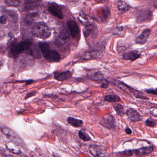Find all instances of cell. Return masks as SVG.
Listing matches in <instances>:
<instances>
[{
	"mask_svg": "<svg viewBox=\"0 0 157 157\" xmlns=\"http://www.w3.org/2000/svg\"><path fill=\"white\" fill-rule=\"evenodd\" d=\"M32 32L35 36L43 40L49 38L51 35L49 28L42 22L35 24L32 27Z\"/></svg>",
	"mask_w": 157,
	"mask_h": 157,
	"instance_id": "cell-1",
	"label": "cell"
},
{
	"mask_svg": "<svg viewBox=\"0 0 157 157\" xmlns=\"http://www.w3.org/2000/svg\"><path fill=\"white\" fill-rule=\"evenodd\" d=\"M70 35L67 29L62 30L59 33L55 41V44L57 46H61L69 41Z\"/></svg>",
	"mask_w": 157,
	"mask_h": 157,
	"instance_id": "cell-2",
	"label": "cell"
},
{
	"mask_svg": "<svg viewBox=\"0 0 157 157\" xmlns=\"http://www.w3.org/2000/svg\"><path fill=\"white\" fill-rule=\"evenodd\" d=\"M89 150L91 154L94 157H105L106 156V152L100 146L96 145H90Z\"/></svg>",
	"mask_w": 157,
	"mask_h": 157,
	"instance_id": "cell-3",
	"label": "cell"
},
{
	"mask_svg": "<svg viewBox=\"0 0 157 157\" xmlns=\"http://www.w3.org/2000/svg\"><path fill=\"white\" fill-rule=\"evenodd\" d=\"M2 132H3V134H5V136H7V137L10 138V139L14 143H16V144L21 146V140L20 139L19 137L13 131H12L8 128H4L2 130Z\"/></svg>",
	"mask_w": 157,
	"mask_h": 157,
	"instance_id": "cell-4",
	"label": "cell"
},
{
	"mask_svg": "<svg viewBox=\"0 0 157 157\" xmlns=\"http://www.w3.org/2000/svg\"><path fill=\"white\" fill-rule=\"evenodd\" d=\"M114 119L113 116L110 114L105 115L101 121V124L104 127L112 129L114 126Z\"/></svg>",
	"mask_w": 157,
	"mask_h": 157,
	"instance_id": "cell-5",
	"label": "cell"
},
{
	"mask_svg": "<svg viewBox=\"0 0 157 157\" xmlns=\"http://www.w3.org/2000/svg\"><path fill=\"white\" fill-rule=\"evenodd\" d=\"M68 26L72 37L77 36L79 33V28L78 25L75 21L70 20L67 22Z\"/></svg>",
	"mask_w": 157,
	"mask_h": 157,
	"instance_id": "cell-6",
	"label": "cell"
},
{
	"mask_svg": "<svg viewBox=\"0 0 157 157\" xmlns=\"http://www.w3.org/2000/svg\"><path fill=\"white\" fill-rule=\"evenodd\" d=\"M48 11L49 12L53 14L54 16L60 19H63L64 18L63 13L60 10L59 6L56 4V3H53L51 6L49 7L48 9Z\"/></svg>",
	"mask_w": 157,
	"mask_h": 157,
	"instance_id": "cell-7",
	"label": "cell"
},
{
	"mask_svg": "<svg viewBox=\"0 0 157 157\" xmlns=\"http://www.w3.org/2000/svg\"><path fill=\"white\" fill-rule=\"evenodd\" d=\"M150 33L151 30L150 29L145 30L136 39V44L140 45H143L146 44L149 37Z\"/></svg>",
	"mask_w": 157,
	"mask_h": 157,
	"instance_id": "cell-8",
	"label": "cell"
},
{
	"mask_svg": "<svg viewBox=\"0 0 157 157\" xmlns=\"http://www.w3.org/2000/svg\"><path fill=\"white\" fill-rule=\"evenodd\" d=\"M72 73L70 71L63 72H56L55 74V78L59 81L67 80L71 77Z\"/></svg>",
	"mask_w": 157,
	"mask_h": 157,
	"instance_id": "cell-9",
	"label": "cell"
},
{
	"mask_svg": "<svg viewBox=\"0 0 157 157\" xmlns=\"http://www.w3.org/2000/svg\"><path fill=\"white\" fill-rule=\"evenodd\" d=\"M39 44L42 55L45 58L48 59L51 50L48 44L44 42H40Z\"/></svg>",
	"mask_w": 157,
	"mask_h": 157,
	"instance_id": "cell-10",
	"label": "cell"
},
{
	"mask_svg": "<svg viewBox=\"0 0 157 157\" xmlns=\"http://www.w3.org/2000/svg\"><path fill=\"white\" fill-rule=\"evenodd\" d=\"M126 115L128 118L133 122H137L141 120L139 114L136 110L130 109L126 112Z\"/></svg>",
	"mask_w": 157,
	"mask_h": 157,
	"instance_id": "cell-11",
	"label": "cell"
},
{
	"mask_svg": "<svg viewBox=\"0 0 157 157\" xmlns=\"http://www.w3.org/2000/svg\"><path fill=\"white\" fill-rule=\"evenodd\" d=\"M10 50L12 54L15 58L18 57L19 55L22 52L19 45V44H18L16 42H14L11 44Z\"/></svg>",
	"mask_w": 157,
	"mask_h": 157,
	"instance_id": "cell-12",
	"label": "cell"
},
{
	"mask_svg": "<svg viewBox=\"0 0 157 157\" xmlns=\"http://www.w3.org/2000/svg\"><path fill=\"white\" fill-rule=\"evenodd\" d=\"M153 151V147L152 146H149V147H143L136 150L135 153L138 155H146V154H149L151 153Z\"/></svg>",
	"mask_w": 157,
	"mask_h": 157,
	"instance_id": "cell-13",
	"label": "cell"
},
{
	"mask_svg": "<svg viewBox=\"0 0 157 157\" xmlns=\"http://www.w3.org/2000/svg\"><path fill=\"white\" fill-rule=\"evenodd\" d=\"M67 121L68 124L74 127H81L83 125V123L82 120H80V119H76V118L71 117H68Z\"/></svg>",
	"mask_w": 157,
	"mask_h": 157,
	"instance_id": "cell-14",
	"label": "cell"
},
{
	"mask_svg": "<svg viewBox=\"0 0 157 157\" xmlns=\"http://www.w3.org/2000/svg\"><path fill=\"white\" fill-rule=\"evenodd\" d=\"M140 55L137 52L133 51L123 55V57L125 60H129L133 61L140 57Z\"/></svg>",
	"mask_w": 157,
	"mask_h": 157,
	"instance_id": "cell-15",
	"label": "cell"
},
{
	"mask_svg": "<svg viewBox=\"0 0 157 157\" xmlns=\"http://www.w3.org/2000/svg\"><path fill=\"white\" fill-rule=\"evenodd\" d=\"M28 50L30 51V54L36 59L41 58V55L38 47L36 45H33Z\"/></svg>",
	"mask_w": 157,
	"mask_h": 157,
	"instance_id": "cell-16",
	"label": "cell"
},
{
	"mask_svg": "<svg viewBox=\"0 0 157 157\" xmlns=\"http://www.w3.org/2000/svg\"><path fill=\"white\" fill-rule=\"evenodd\" d=\"M60 56L59 53L54 50H51L48 60L50 62H58L60 60Z\"/></svg>",
	"mask_w": 157,
	"mask_h": 157,
	"instance_id": "cell-17",
	"label": "cell"
},
{
	"mask_svg": "<svg viewBox=\"0 0 157 157\" xmlns=\"http://www.w3.org/2000/svg\"><path fill=\"white\" fill-rule=\"evenodd\" d=\"M104 100L110 102H116L120 101L121 99L119 96L116 94H109L105 96Z\"/></svg>",
	"mask_w": 157,
	"mask_h": 157,
	"instance_id": "cell-18",
	"label": "cell"
},
{
	"mask_svg": "<svg viewBox=\"0 0 157 157\" xmlns=\"http://www.w3.org/2000/svg\"><path fill=\"white\" fill-rule=\"evenodd\" d=\"M113 108L117 114L121 117H123L125 114L124 106L120 104H115L113 105Z\"/></svg>",
	"mask_w": 157,
	"mask_h": 157,
	"instance_id": "cell-19",
	"label": "cell"
},
{
	"mask_svg": "<svg viewBox=\"0 0 157 157\" xmlns=\"http://www.w3.org/2000/svg\"><path fill=\"white\" fill-rule=\"evenodd\" d=\"M89 78L91 80L98 81L102 80L103 78V76L101 72H95L90 75L89 76Z\"/></svg>",
	"mask_w": 157,
	"mask_h": 157,
	"instance_id": "cell-20",
	"label": "cell"
},
{
	"mask_svg": "<svg viewBox=\"0 0 157 157\" xmlns=\"http://www.w3.org/2000/svg\"><path fill=\"white\" fill-rule=\"evenodd\" d=\"M117 8L119 10L126 12L129 10L131 7L126 2L120 1L118 2V4H117Z\"/></svg>",
	"mask_w": 157,
	"mask_h": 157,
	"instance_id": "cell-21",
	"label": "cell"
},
{
	"mask_svg": "<svg viewBox=\"0 0 157 157\" xmlns=\"http://www.w3.org/2000/svg\"><path fill=\"white\" fill-rule=\"evenodd\" d=\"M19 45L23 52L25 50H28L32 46V43L29 41H23L19 43Z\"/></svg>",
	"mask_w": 157,
	"mask_h": 157,
	"instance_id": "cell-22",
	"label": "cell"
},
{
	"mask_svg": "<svg viewBox=\"0 0 157 157\" xmlns=\"http://www.w3.org/2000/svg\"><path fill=\"white\" fill-rule=\"evenodd\" d=\"M78 136L81 139L85 142L90 141L91 140L89 134H87L85 131H83L82 130H80L79 131Z\"/></svg>",
	"mask_w": 157,
	"mask_h": 157,
	"instance_id": "cell-23",
	"label": "cell"
},
{
	"mask_svg": "<svg viewBox=\"0 0 157 157\" xmlns=\"http://www.w3.org/2000/svg\"><path fill=\"white\" fill-rule=\"evenodd\" d=\"M118 87L121 90L125 92L128 93L129 92H133V89L128 87L127 86L125 85L124 84H123V83H119L118 84Z\"/></svg>",
	"mask_w": 157,
	"mask_h": 157,
	"instance_id": "cell-24",
	"label": "cell"
},
{
	"mask_svg": "<svg viewBox=\"0 0 157 157\" xmlns=\"http://www.w3.org/2000/svg\"><path fill=\"white\" fill-rule=\"evenodd\" d=\"M11 144L12 147L11 146H10V144L9 143L7 144V146L6 147H7L8 150L10 151V152H12V153H14V154H20L21 151L20 150V149L17 148V147H13V145L12 144Z\"/></svg>",
	"mask_w": 157,
	"mask_h": 157,
	"instance_id": "cell-25",
	"label": "cell"
},
{
	"mask_svg": "<svg viewBox=\"0 0 157 157\" xmlns=\"http://www.w3.org/2000/svg\"><path fill=\"white\" fill-rule=\"evenodd\" d=\"M20 3V0H6V4L12 7H17Z\"/></svg>",
	"mask_w": 157,
	"mask_h": 157,
	"instance_id": "cell-26",
	"label": "cell"
},
{
	"mask_svg": "<svg viewBox=\"0 0 157 157\" xmlns=\"http://www.w3.org/2000/svg\"><path fill=\"white\" fill-rule=\"evenodd\" d=\"M98 55L97 52L96 51H93V52H90V53H87L86 55H84V59H89L94 58L96 57V56Z\"/></svg>",
	"mask_w": 157,
	"mask_h": 157,
	"instance_id": "cell-27",
	"label": "cell"
},
{
	"mask_svg": "<svg viewBox=\"0 0 157 157\" xmlns=\"http://www.w3.org/2000/svg\"><path fill=\"white\" fill-rule=\"evenodd\" d=\"M146 124L147 126L150 127H154L157 125V123L153 120L148 118L146 121Z\"/></svg>",
	"mask_w": 157,
	"mask_h": 157,
	"instance_id": "cell-28",
	"label": "cell"
},
{
	"mask_svg": "<svg viewBox=\"0 0 157 157\" xmlns=\"http://www.w3.org/2000/svg\"><path fill=\"white\" fill-rule=\"evenodd\" d=\"M134 151H135L133 150H125L124 151H123V152H122V154H123L124 156L130 157V156L133 155Z\"/></svg>",
	"mask_w": 157,
	"mask_h": 157,
	"instance_id": "cell-29",
	"label": "cell"
},
{
	"mask_svg": "<svg viewBox=\"0 0 157 157\" xmlns=\"http://www.w3.org/2000/svg\"><path fill=\"white\" fill-rule=\"evenodd\" d=\"M42 0H25V3L26 4H33L40 2Z\"/></svg>",
	"mask_w": 157,
	"mask_h": 157,
	"instance_id": "cell-30",
	"label": "cell"
},
{
	"mask_svg": "<svg viewBox=\"0 0 157 157\" xmlns=\"http://www.w3.org/2000/svg\"><path fill=\"white\" fill-rule=\"evenodd\" d=\"M145 91L147 93L150 94L157 95V89H148V90H145Z\"/></svg>",
	"mask_w": 157,
	"mask_h": 157,
	"instance_id": "cell-31",
	"label": "cell"
},
{
	"mask_svg": "<svg viewBox=\"0 0 157 157\" xmlns=\"http://www.w3.org/2000/svg\"><path fill=\"white\" fill-rule=\"evenodd\" d=\"M91 31V28L90 26H87L84 30H83V33H84V36H88L90 34Z\"/></svg>",
	"mask_w": 157,
	"mask_h": 157,
	"instance_id": "cell-32",
	"label": "cell"
},
{
	"mask_svg": "<svg viewBox=\"0 0 157 157\" xmlns=\"http://www.w3.org/2000/svg\"><path fill=\"white\" fill-rule=\"evenodd\" d=\"M151 114L153 116L157 117V107H152L150 111Z\"/></svg>",
	"mask_w": 157,
	"mask_h": 157,
	"instance_id": "cell-33",
	"label": "cell"
},
{
	"mask_svg": "<svg viewBox=\"0 0 157 157\" xmlns=\"http://www.w3.org/2000/svg\"><path fill=\"white\" fill-rule=\"evenodd\" d=\"M7 19L4 16H1V23L2 24H5L7 23Z\"/></svg>",
	"mask_w": 157,
	"mask_h": 157,
	"instance_id": "cell-34",
	"label": "cell"
},
{
	"mask_svg": "<svg viewBox=\"0 0 157 157\" xmlns=\"http://www.w3.org/2000/svg\"><path fill=\"white\" fill-rule=\"evenodd\" d=\"M36 91H33L32 92L28 94L26 96H25V99H28V98H30V97H32V96H34V95H35L36 94Z\"/></svg>",
	"mask_w": 157,
	"mask_h": 157,
	"instance_id": "cell-35",
	"label": "cell"
},
{
	"mask_svg": "<svg viewBox=\"0 0 157 157\" xmlns=\"http://www.w3.org/2000/svg\"><path fill=\"white\" fill-rule=\"evenodd\" d=\"M108 85H109V83H108V82H103L101 85V88H103V89H106V88H108Z\"/></svg>",
	"mask_w": 157,
	"mask_h": 157,
	"instance_id": "cell-36",
	"label": "cell"
},
{
	"mask_svg": "<svg viewBox=\"0 0 157 157\" xmlns=\"http://www.w3.org/2000/svg\"><path fill=\"white\" fill-rule=\"evenodd\" d=\"M125 131L126 133L128 135H130V134H132V130H131L130 128L127 127L125 129Z\"/></svg>",
	"mask_w": 157,
	"mask_h": 157,
	"instance_id": "cell-37",
	"label": "cell"
},
{
	"mask_svg": "<svg viewBox=\"0 0 157 157\" xmlns=\"http://www.w3.org/2000/svg\"><path fill=\"white\" fill-rule=\"evenodd\" d=\"M33 82V80H29L26 81V85H27V84H30V83Z\"/></svg>",
	"mask_w": 157,
	"mask_h": 157,
	"instance_id": "cell-38",
	"label": "cell"
},
{
	"mask_svg": "<svg viewBox=\"0 0 157 157\" xmlns=\"http://www.w3.org/2000/svg\"><path fill=\"white\" fill-rule=\"evenodd\" d=\"M105 1V0H96V1L98 2H103Z\"/></svg>",
	"mask_w": 157,
	"mask_h": 157,
	"instance_id": "cell-39",
	"label": "cell"
}]
</instances>
